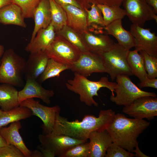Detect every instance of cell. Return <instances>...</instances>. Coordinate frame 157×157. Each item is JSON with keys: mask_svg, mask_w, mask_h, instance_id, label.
I'll return each instance as SVG.
<instances>
[{"mask_svg": "<svg viewBox=\"0 0 157 157\" xmlns=\"http://www.w3.org/2000/svg\"><path fill=\"white\" fill-rule=\"evenodd\" d=\"M0 64H1V60H0Z\"/></svg>", "mask_w": 157, "mask_h": 157, "instance_id": "obj_45", "label": "cell"}, {"mask_svg": "<svg viewBox=\"0 0 157 157\" xmlns=\"http://www.w3.org/2000/svg\"><path fill=\"white\" fill-rule=\"evenodd\" d=\"M129 51L115 42L110 50L99 55L112 81L119 75H132L127 61Z\"/></svg>", "mask_w": 157, "mask_h": 157, "instance_id": "obj_6", "label": "cell"}, {"mask_svg": "<svg viewBox=\"0 0 157 157\" xmlns=\"http://www.w3.org/2000/svg\"><path fill=\"white\" fill-rule=\"evenodd\" d=\"M45 51L49 58L71 65L78 60L81 53L64 38L57 35Z\"/></svg>", "mask_w": 157, "mask_h": 157, "instance_id": "obj_8", "label": "cell"}, {"mask_svg": "<svg viewBox=\"0 0 157 157\" xmlns=\"http://www.w3.org/2000/svg\"><path fill=\"white\" fill-rule=\"evenodd\" d=\"M90 155L89 142L86 141L73 146L60 157H90Z\"/></svg>", "mask_w": 157, "mask_h": 157, "instance_id": "obj_34", "label": "cell"}, {"mask_svg": "<svg viewBox=\"0 0 157 157\" xmlns=\"http://www.w3.org/2000/svg\"><path fill=\"white\" fill-rule=\"evenodd\" d=\"M56 35L61 36L76 47L81 53L89 51L87 48L81 35L67 25L56 32Z\"/></svg>", "mask_w": 157, "mask_h": 157, "instance_id": "obj_28", "label": "cell"}, {"mask_svg": "<svg viewBox=\"0 0 157 157\" xmlns=\"http://www.w3.org/2000/svg\"><path fill=\"white\" fill-rule=\"evenodd\" d=\"M32 115V112L29 108L20 106L7 111H3L0 115V128L28 118Z\"/></svg>", "mask_w": 157, "mask_h": 157, "instance_id": "obj_27", "label": "cell"}, {"mask_svg": "<svg viewBox=\"0 0 157 157\" xmlns=\"http://www.w3.org/2000/svg\"><path fill=\"white\" fill-rule=\"evenodd\" d=\"M20 8L11 3L0 9V23L26 27V24Z\"/></svg>", "mask_w": 157, "mask_h": 157, "instance_id": "obj_23", "label": "cell"}, {"mask_svg": "<svg viewBox=\"0 0 157 157\" xmlns=\"http://www.w3.org/2000/svg\"><path fill=\"white\" fill-rule=\"evenodd\" d=\"M4 47L0 45V57H1L3 56L4 52Z\"/></svg>", "mask_w": 157, "mask_h": 157, "instance_id": "obj_43", "label": "cell"}, {"mask_svg": "<svg viewBox=\"0 0 157 157\" xmlns=\"http://www.w3.org/2000/svg\"><path fill=\"white\" fill-rule=\"evenodd\" d=\"M38 138L42 148V153L45 157H60L73 146L86 142L68 135H56L51 133L40 135Z\"/></svg>", "mask_w": 157, "mask_h": 157, "instance_id": "obj_7", "label": "cell"}, {"mask_svg": "<svg viewBox=\"0 0 157 157\" xmlns=\"http://www.w3.org/2000/svg\"><path fill=\"white\" fill-rule=\"evenodd\" d=\"M25 79L26 83L24 87L18 91L19 103H20L26 99L36 98L49 104L51 102L50 99L54 95V91L52 90L46 89L35 79L31 78Z\"/></svg>", "mask_w": 157, "mask_h": 157, "instance_id": "obj_14", "label": "cell"}, {"mask_svg": "<svg viewBox=\"0 0 157 157\" xmlns=\"http://www.w3.org/2000/svg\"><path fill=\"white\" fill-rule=\"evenodd\" d=\"M140 88L151 87L157 88V79L156 78H148L144 81L140 82L138 84Z\"/></svg>", "mask_w": 157, "mask_h": 157, "instance_id": "obj_37", "label": "cell"}, {"mask_svg": "<svg viewBox=\"0 0 157 157\" xmlns=\"http://www.w3.org/2000/svg\"><path fill=\"white\" fill-rule=\"evenodd\" d=\"M134 154L113 142L108 148L105 157H133Z\"/></svg>", "mask_w": 157, "mask_h": 157, "instance_id": "obj_35", "label": "cell"}, {"mask_svg": "<svg viewBox=\"0 0 157 157\" xmlns=\"http://www.w3.org/2000/svg\"><path fill=\"white\" fill-rule=\"evenodd\" d=\"M11 3L12 0H0V9Z\"/></svg>", "mask_w": 157, "mask_h": 157, "instance_id": "obj_41", "label": "cell"}, {"mask_svg": "<svg viewBox=\"0 0 157 157\" xmlns=\"http://www.w3.org/2000/svg\"><path fill=\"white\" fill-rule=\"evenodd\" d=\"M70 70L86 77L94 73H108L100 56L90 51L81 53L78 60L71 65Z\"/></svg>", "mask_w": 157, "mask_h": 157, "instance_id": "obj_12", "label": "cell"}, {"mask_svg": "<svg viewBox=\"0 0 157 157\" xmlns=\"http://www.w3.org/2000/svg\"><path fill=\"white\" fill-rule=\"evenodd\" d=\"M61 6L66 13L67 26L81 35L88 31L87 15L85 10L71 5Z\"/></svg>", "mask_w": 157, "mask_h": 157, "instance_id": "obj_16", "label": "cell"}, {"mask_svg": "<svg viewBox=\"0 0 157 157\" xmlns=\"http://www.w3.org/2000/svg\"><path fill=\"white\" fill-rule=\"evenodd\" d=\"M97 5L101 12L106 26L114 21L122 19L126 15L125 10L120 6L99 4Z\"/></svg>", "mask_w": 157, "mask_h": 157, "instance_id": "obj_30", "label": "cell"}, {"mask_svg": "<svg viewBox=\"0 0 157 157\" xmlns=\"http://www.w3.org/2000/svg\"><path fill=\"white\" fill-rule=\"evenodd\" d=\"M51 13V23L56 32L61 29L67 24L66 12L62 6L54 0H49Z\"/></svg>", "mask_w": 157, "mask_h": 157, "instance_id": "obj_29", "label": "cell"}, {"mask_svg": "<svg viewBox=\"0 0 157 157\" xmlns=\"http://www.w3.org/2000/svg\"><path fill=\"white\" fill-rule=\"evenodd\" d=\"M40 0H12V3L19 6L24 18H33L34 12Z\"/></svg>", "mask_w": 157, "mask_h": 157, "instance_id": "obj_32", "label": "cell"}, {"mask_svg": "<svg viewBox=\"0 0 157 157\" xmlns=\"http://www.w3.org/2000/svg\"><path fill=\"white\" fill-rule=\"evenodd\" d=\"M90 8L85 10L88 31L95 34H105L106 26L101 10L94 4H92Z\"/></svg>", "mask_w": 157, "mask_h": 157, "instance_id": "obj_25", "label": "cell"}, {"mask_svg": "<svg viewBox=\"0 0 157 157\" xmlns=\"http://www.w3.org/2000/svg\"><path fill=\"white\" fill-rule=\"evenodd\" d=\"M116 85V83L109 81L106 76L101 77L98 81H93L74 73L73 78L67 80L66 86L68 90L79 95L81 102L89 106H98V104L94 100L93 97L98 96V91L101 88H106L111 91L112 95L114 96Z\"/></svg>", "mask_w": 157, "mask_h": 157, "instance_id": "obj_3", "label": "cell"}, {"mask_svg": "<svg viewBox=\"0 0 157 157\" xmlns=\"http://www.w3.org/2000/svg\"><path fill=\"white\" fill-rule=\"evenodd\" d=\"M20 106L29 108L32 115L39 117L43 122L42 129L44 134L52 133L54 127L56 116L60 113L61 108L58 105L51 107L40 104L33 98L26 99L20 103Z\"/></svg>", "mask_w": 157, "mask_h": 157, "instance_id": "obj_10", "label": "cell"}, {"mask_svg": "<svg viewBox=\"0 0 157 157\" xmlns=\"http://www.w3.org/2000/svg\"><path fill=\"white\" fill-rule=\"evenodd\" d=\"M105 29V34L113 36L117 43L126 50L129 51L135 47V39L130 31L123 28L122 19L113 22L106 26Z\"/></svg>", "mask_w": 157, "mask_h": 157, "instance_id": "obj_21", "label": "cell"}, {"mask_svg": "<svg viewBox=\"0 0 157 157\" xmlns=\"http://www.w3.org/2000/svg\"><path fill=\"white\" fill-rule=\"evenodd\" d=\"M59 5L62 6L63 5H71L82 9L75 0H54Z\"/></svg>", "mask_w": 157, "mask_h": 157, "instance_id": "obj_38", "label": "cell"}, {"mask_svg": "<svg viewBox=\"0 0 157 157\" xmlns=\"http://www.w3.org/2000/svg\"><path fill=\"white\" fill-rule=\"evenodd\" d=\"M135 49L129 50L127 56V61L132 75H134L140 82L144 81L147 77L143 58L142 56Z\"/></svg>", "mask_w": 157, "mask_h": 157, "instance_id": "obj_26", "label": "cell"}, {"mask_svg": "<svg viewBox=\"0 0 157 157\" xmlns=\"http://www.w3.org/2000/svg\"><path fill=\"white\" fill-rule=\"evenodd\" d=\"M135 42V49L143 50L148 54L157 57V36L150 28H144L132 24L130 31Z\"/></svg>", "mask_w": 157, "mask_h": 157, "instance_id": "obj_13", "label": "cell"}, {"mask_svg": "<svg viewBox=\"0 0 157 157\" xmlns=\"http://www.w3.org/2000/svg\"><path fill=\"white\" fill-rule=\"evenodd\" d=\"M81 36L88 51L98 55L110 50L115 43L106 34H97L88 31Z\"/></svg>", "mask_w": 157, "mask_h": 157, "instance_id": "obj_15", "label": "cell"}, {"mask_svg": "<svg viewBox=\"0 0 157 157\" xmlns=\"http://www.w3.org/2000/svg\"><path fill=\"white\" fill-rule=\"evenodd\" d=\"M3 110L1 109H0V115L2 114L3 112Z\"/></svg>", "mask_w": 157, "mask_h": 157, "instance_id": "obj_44", "label": "cell"}, {"mask_svg": "<svg viewBox=\"0 0 157 157\" xmlns=\"http://www.w3.org/2000/svg\"><path fill=\"white\" fill-rule=\"evenodd\" d=\"M71 67V65L60 63L49 58L44 70L39 78V83H42L52 78L59 77L61 72L70 69Z\"/></svg>", "mask_w": 157, "mask_h": 157, "instance_id": "obj_31", "label": "cell"}, {"mask_svg": "<svg viewBox=\"0 0 157 157\" xmlns=\"http://www.w3.org/2000/svg\"><path fill=\"white\" fill-rule=\"evenodd\" d=\"M117 85L115 88L116 96H110V100L116 104L124 106L129 105L141 97H156L154 92L142 90L131 81L128 75H121L116 78Z\"/></svg>", "mask_w": 157, "mask_h": 157, "instance_id": "obj_5", "label": "cell"}, {"mask_svg": "<svg viewBox=\"0 0 157 157\" xmlns=\"http://www.w3.org/2000/svg\"><path fill=\"white\" fill-rule=\"evenodd\" d=\"M138 144L137 145L133 151V152L135 153V156L138 157H148L149 156H147L145 154L140 150L138 146Z\"/></svg>", "mask_w": 157, "mask_h": 157, "instance_id": "obj_40", "label": "cell"}, {"mask_svg": "<svg viewBox=\"0 0 157 157\" xmlns=\"http://www.w3.org/2000/svg\"><path fill=\"white\" fill-rule=\"evenodd\" d=\"M139 52L143 59L147 78H156L157 77V57L150 55L143 50Z\"/></svg>", "mask_w": 157, "mask_h": 157, "instance_id": "obj_33", "label": "cell"}, {"mask_svg": "<svg viewBox=\"0 0 157 157\" xmlns=\"http://www.w3.org/2000/svg\"><path fill=\"white\" fill-rule=\"evenodd\" d=\"M122 111L134 118L152 119L157 116V98L150 96L141 97L125 106Z\"/></svg>", "mask_w": 157, "mask_h": 157, "instance_id": "obj_11", "label": "cell"}, {"mask_svg": "<svg viewBox=\"0 0 157 157\" xmlns=\"http://www.w3.org/2000/svg\"><path fill=\"white\" fill-rule=\"evenodd\" d=\"M35 26L31 41L40 29L47 28L51 23V13L49 0H40L34 13Z\"/></svg>", "mask_w": 157, "mask_h": 157, "instance_id": "obj_22", "label": "cell"}, {"mask_svg": "<svg viewBox=\"0 0 157 157\" xmlns=\"http://www.w3.org/2000/svg\"><path fill=\"white\" fill-rule=\"evenodd\" d=\"M115 114L111 109L101 110L97 117L87 115L82 121H70L61 116L59 113L56 116L51 133L67 135L77 140L87 141L92 132L107 130Z\"/></svg>", "mask_w": 157, "mask_h": 157, "instance_id": "obj_1", "label": "cell"}, {"mask_svg": "<svg viewBox=\"0 0 157 157\" xmlns=\"http://www.w3.org/2000/svg\"><path fill=\"white\" fill-rule=\"evenodd\" d=\"M56 32L51 23L47 28L39 30L34 38L26 47V51L30 53L45 51L54 40Z\"/></svg>", "mask_w": 157, "mask_h": 157, "instance_id": "obj_19", "label": "cell"}, {"mask_svg": "<svg viewBox=\"0 0 157 157\" xmlns=\"http://www.w3.org/2000/svg\"><path fill=\"white\" fill-rule=\"evenodd\" d=\"M7 145L6 141L0 134V147H1Z\"/></svg>", "mask_w": 157, "mask_h": 157, "instance_id": "obj_42", "label": "cell"}, {"mask_svg": "<svg viewBox=\"0 0 157 157\" xmlns=\"http://www.w3.org/2000/svg\"><path fill=\"white\" fill-rule=\"evenodd\" d=\"M18 91L14 86L9 84L0 85V107L3 111H7L19 105Z\"/></svg>", "mask_w": 157, "mask_h": 157, "instance_id": "obj_24", "label": "cell"}, {"mask_svg": "<svg viewBox=\"0 0 157 157\" xmlns=\"http://www.w3.org/2000/svg\"><path fill=\"white\" fill-rule=\"evenodd\" d=\"M88 139L90 157H105L108 148L113 142L106 130L92 132Z\"/></svg>", "mask_w": 157, "mask_h": 157, "instance_id": "obj_18", "label": "cell"}, {"mask_svg": "<svg viewBox=\"0 0 157 157\" xmlns=\"http://www.w3.org/2000/svg\"><path fill=\"white\" fill-rule=\"evenodd\" d=\"M49 59L45 51L30 53L26 62L25 79L38 78L44 70Z\"/></svg>", "mask_w": 157, "mask_h": 157, "instance_id": "obj_20", "label": "cell"}, {"mask_svg": "<svg viewBox=\"0 0 157 157\" xmlns=\"http://www.w3.org/2000/svg\"><path fill=\"white\" fill-rule=\"evenodd\" d=\"M0 157H25L22 151L15 146L7 145L0 147Z\"/></svg>", "mask_w": 157, "mask_h": 157, "instance_id": "obj_36", "label": "cell"}, {"mask_svg": "<svg viewBox=\"0 0 157 157\" xmlns=\"http://www.w3.org/2000/svg\"><path fill=\"white\" fill-rule=\"evenodd\" d=\"M122 3L132 24L143 27L147 21L154 20L157 22V16L145 0H123Z\"/></svg>", "mask_w": 157, "mask_h": 157, "instance_id": "obj_9", "label": "cell"}, {"mask_svg": "<svg viewBox=\"0 0 157 157\" xmlns=\"http://www.w3.org/2000/svg\"><path fill=\"white\" fill-rule=\"evenodd\" d=\"M150 124L149 122L143 119L128 118L118 113L106 130L113 143L133 152L138 144L137 138Z\"/></svg>", "mask_w": 157, "mask_h": 157, "instance_id": "obj_2", "label": "cell"}, {"mask_svg": "<svg viewBox=\"0 0 157 157\" xmlns=\"http://www.w3.org/2000/svg\"><path fill=\"white\" fill-rule=\"evenodd\" d=\"M1 60L0 83H6L20 87L23 83L26 62L12 49L4 52Z\"/></svg>", "mask_w": 157, "mask_h": 157, "instance_id": "obj_4", "label": "cell"}, {"mask_svg": "<svg viewBox=\"0 0 157 157\" xmlns=\"http://www.w3.org/2000/svg\"><path fill=\"white\" fill-rule=\"evenodd\" d=\"M22 126L19 121L11 123L8 127L0 128V134L8 145H13L20 150L25 157H32L33 152L25 145L19 133Z\"/></svg>", "mask_w": 157, "mask_h": 157, "instance_id": "obj_17", "label": "cell"}, {"mask_svg": "<svg viewBox=\"0 0 157 157\" xmlns=\"http://www.w3.org/2000/svg\"><path fill=\"white\" fill-rule=\"evenodd\" d=\"M147 3L152 8L154 13L157 14V0H145Z\"/></svg>", "mask_w": 157, "mask_h": 157, "instance_id": "obj_39", "label": "cell"}]
</instances>
